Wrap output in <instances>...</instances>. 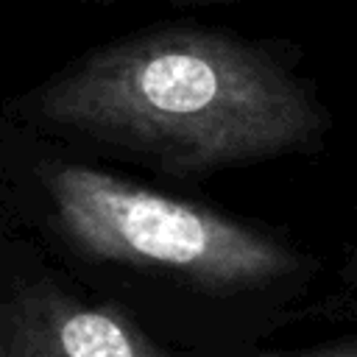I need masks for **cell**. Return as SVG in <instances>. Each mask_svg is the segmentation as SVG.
<instances>
[{
  "label": "cell",
  "instance_id": "1",
  "mask_svg": "<svg viewBox=\"0 0 357 357\" xmlns=\"http://www.w3.org/2000/svg\"><path fill=\"white\" fill-rule=\"evenodd\" d=\"M0 112L167 181L315 156L332 128L293 42L178 22L92 47L6 98Z\"/></svg>",
  "mask_w": 357,
  "mask_h": 357
},
{
  "label": "cell",
  "instance_id": "2",
  "mask_svg": "<svg viewBox=\"0 0 357 357\" xmlns=\"http://www.w3.org/2000/svg\"><path fill=\"white\" fill-rule=\"evenodd\" d=\"M0 223L36 231L81 265L223 298L290 287L312 268L273 229L126 176L3 112Z\"/></svg>",
  "mask_w": 357,
  "mask_h": 357
},
{
  "label": "cell",
  "instance_id": "3",
  "mask_svg": "<svg viewBox=\"0 0 357 357\" xmlns=\"http://www.w3.org/2000/svg\"><path fill=\"white\" fill-rule=\"evenodd\" d=\"M0 357H170L114 301H92L50 273L0 290Z\"/></svg>",
  "mask_w": 357,
  "mask_h": 357
},
{
  "label": "cell",
  "instance_id": "4",
  "mask_svg": "<svg viewBox=\"0 0 357 357\" xmlns=\"http://www.w3.org/2000/svg\"><path fill=\"white\" fill-rule=\"evenodd\" d=\"M282 357H357V346L351 340H340V343H329L312 351H301V354H282Z\"/></svg>",
  "mask_w": 357,
  "mask_h": 357
},
{
  "label": "cell",
  "instance_id": "5",
  "mask_svg": "<svg viewBox=\"0 0 357 357\" xmlns=\"http://www.w3.org/2000/svg\"><path fill=\"white\" fill-rule=\"evenodd\" d=\"M178 8H206V6H229V3H240V0H170Z\"/></svg>",
  "mask_w": 357,
  "mask_h": 357
},
{
  "label": "cell",
  "instance_id": "6",
  "mask_svg": "<svg viewBox=\"0 0 357 357\" xmlns=\"http://www.w3.org/2000/svg\"><path fill=\"white\" fill-rule=\"evenodd\" d=\"M84 3H92V6H112V3H117V0H84Z\"/></svg>",
  "mask_w": 357,
  "mask_h": 357
}]
</instances>
